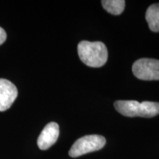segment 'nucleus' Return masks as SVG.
Returning a JSON list of instances; mask_svg holds the SVG:
<instances>
[{
	"label": "nucleus",
	"instance_id": "obj_7",
	"mask_svg": "<svg viewBox=\"0 0 159 159\" xmlns=\"http://www.w3.org/2000/svg\"><path fill=\"white\" fill-rule=\"evenodd\" d=\"M147 21L149 27L152 32H159V3L151 5L146 12Z\"/></svg>",
	"mask_w": 159,
	"mask_h": 159
},
{
	"label": "nucleus",
	"instance_id": "obj_4",
	"mask_svg": "<svg viewBox=\"0 0 159 159\" xmlns=\"http://www.w3.org/2000/svg\"><path fill=\"white\" fill-rule=\"evenodd\" d=\"M134 75L142 80H159V61L156 59L141 58L134 63Z\"/></svg>",
	"mask_w": 159,
	"mask_h": 159
},
{
	"label": "nucleus",
	"instance_id": "obj_5",
	"mask_svg": "<svg viewBox=\"0 0 159 159\" xmlns=\"http://www.w3.org/2000/svg\"><path fill=\"white\" fill-rule=\"evenodd\" d=\"M17 96L16 85L8 80L0 78V111H7L11 108Z\"/></svg>",
	"mask_w": 159,
	"mask_h": 159
},
{
	"label": "nucleus",
	"instance_id": "obj_1",
	"mask_svg": "<svg viewBox=\"0 0 159 159\" xmlns=\"http://www.w3.org/2000/svg\"><path fill=\"white\" fill-rule=\"evenodd\" d=\"M77 53L84 64L94 68L102 66L108 60V49L100 41H81L77 45Z\"/></svg>",
	"mask_w": 159,
	"mask_h": 159
},
{
	"label": "nucleus",
	"instance_id": "obj_8",
	"mask_svg": "<svg viewBox=\"0 0 159 159\" xmlns=\"http://www.w3.org/2000/svg\"><path fill=\"white\" fill-rule=\"evenodd\" d=\"M102 5L104 9L112 15H120L125 9L124 0H103Z\"/></svg>",
	"mask_w": 159,
	"mask_h": 159
},
{
	"label": "nucleus",
	"instance_id": "obj_2",
	"mask_svg": "<svg viewBox=\"0 0 159 159\" xmlns=\"http://www.w3.org/2000/svg\"><path fill=\"white\" fill-rule=\"evenodd\" d=\"M116 110L125 116L151 118L159 114V102L135 100H119L115 102Z\"/></svg>",
	"mask_w": 159,
	"mask_h": 159
},
{
	"label": "nucleus",
	"instance_id": "obj_9",
	"mask_svg": "<svg viewBox=\"0 0 159 159\" xmlns=\"http://www.w3.org/2000/svg\"><path fill=\"white\" fill-rule=\"evenodd\" d=\"M7 39V34H6V32L3 28H2L0 27V45H2V43L6 41Z\"/></svg>",
	"mask_w": 159,
	"mask_h": 159
},
{
	"label": "nucleus",
	"instance_id": "obj_6",
	"mask_svg": "<svg viewBox=\"0 0 159 159\" xmlns=\"http://www.w3.org/2000/svg\"><path fill=\"white\" fill-rule=\"evenodd\" d=\"M59 136V126L56 122H50L45 126L38 138L40 150H46L57 142Z\"/></svg>",
	"mask_w": 159,
	"mask_h": 159
},
{
	"label": "nucleus",
	"instance_id": "obj_3",
	"mask_svg": "<svg viewBox=\"0 0 159 159\" xmlns=\"http://www.w3.org/2000/svg\"><path fill=\"white\" fill-rule=\"evenodd\" d=\"M106 140L105 137L100 135H88L77 139L71 146L69 155L72 158H76L94 152L105 146Z\"/></svg>",
	"mask_w": 159,
	"mask_h": 159
}]
</instances>
